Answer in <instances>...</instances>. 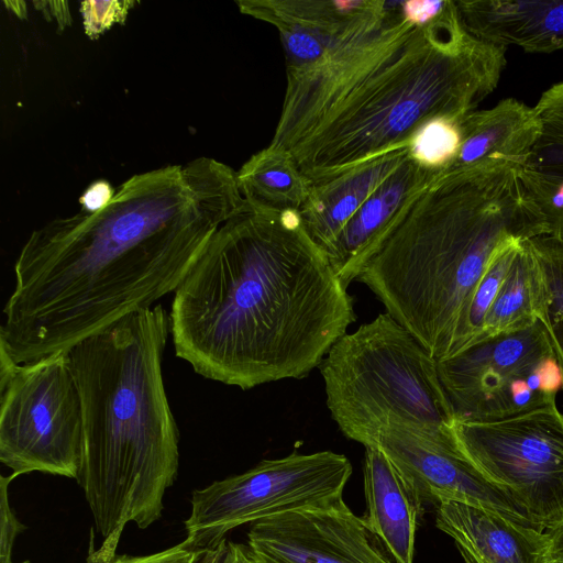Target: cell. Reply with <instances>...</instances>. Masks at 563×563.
<instances>
[{"mask_svg": "<svg viewBox=\"0 0 563 563\" xmlns=\"http://www.w3.org/2000/svg\"><path fill=\"white\" fill-rule=\"evenodd\" d=\"M168 314L176 356L243 390L306 377L355 321L300 212L249 200L211 236Z\"/></svg>", "mask_w": 563, "mask_h": 563, "instance_id": "3957f363", "label": "cell"}, {"mask_svg": "<svg viewBox=\"0 0 563 563\" xmlns=\"http://www.w3.org/2000/svg\"><path fill=\"white\" fill-rule=\"evenodd\" d=\"M81 397L66 352L13 363L0 357V461L20 476L78 477Z\"/></svg>", "mask_w": 563, "mask_h": 563, "instance_id": "52a82bcc", "label": "cell"}, {"mask_svg": "<svg viewBox=\"0 0 563 563\" xmlns=\"http://www.w3.org/2000/svg\"><path fill=\"white\" fill-rule=\"evenodd\" d=\"M16 477H0V563H13L11 555L15 538L25 527L15 517L9 501V485Z\"/></svg>", "mask_w": 563, "mask_h": 563, "instance_id": "4316f807", "label": "cell"}, {"mask_svg": "<svg viewBox=\"0 0 563 563\" xmlns=\"http://www.w3.org/2000/svg\"><path fill=\"white\" fill-rule=\"evenodd\" d=\"M319 369L327 407L346 438L367 448L382 430L399 427L457 444L437 360L389 313L345 333Z\"/></svg>", "mask_w": 563, "mask_h": 563, "instance_id": "8992f818", "label": "cell"}, {"mask_svg": "<svg viewBox=\"0 0 563 563\" xmlns=\"http://www.w3.org/2000/svg\"><path fill=\"white\" fill-rule=\"evenodd\" d=\"M169 334V314L155 305L65 351L82 405L77 481L102 539L89 562H110L129 523L157 521L176 479L179 432L162 372Z\"/></svg>", "mask_w": 563, "mask_h": 563, "instance_id": "5b68a950", "label": "cell"}, {"mask_svg": "<svg viewBox=\"0 0 563 563\" xmlns=\"http://www.w3.org/2000/svg\"><path fill=\"white\" fill-rule=\"evenodd\" d=\"M540 131L536 108L515 98L503 99L489 109L473 110L461 120V147L444 173L490 161L522 165Z\"/></svg>", "mask_w": 563, "mask_h": 563, "instance_id": "ac0fdd59", "label": "cell"}, {"mask_svg": "<svg viewBox=\"0 0 563 563\" xmlns=\"http://www.w3.org/2000/svg\"><path fill=\"white\" fill-rule=\"evenodd\" d=\"M363 475L366 522L396 563H412L423 500L377 448H365Z\"/></svg>", "mask_w": 563, "mask_h": 563, "instance_id": "e0dca14e", "label": "cell"}, {"mask_svg": "<svg viewBox=\"0 0 563 563\" xmlns=\"http://www.w3.org/2000/svg\"><path fill=\"white\" fill-rule=\"evenodd\" d=\"M542 274L538 320L548 334L563 388V240L540 234L530 238Z\"/></svg>", "mask_w": 563, "mask_h": 563, "instance_id": "603a6c76", "label": "cell"}, {"mask_svg": "<svg viewBox=\"0 0 563 563\" xmlns=\"http://www.w3.org/2000/svg\"><path fill=\"white\" fill-rule=\"evenodd\" d=\"M231 552L229 540L224 539L220 543L199 550L196 563H230Z\"/></svg>", "mask_w": 563, "mask_h": 563, "instance_id": "f546056e", "label": "cell"}, {"mask_svg": "<svg viewBox=\"0 0 563 563\" xmlns=\"http://www.w3.org/2000/svg\"><path fill=\"white\" fill-rule=\"evenodd\" d=\"M520 241L517 240L506 244L492 258L457 319L446 357L467 349L479 334Z\"/></svg>", "mask_w": 563, "mask_h": 563, "instance_id": "cb8c5ba5", "label": "cell"}, {"mask_svg": "<svg viewBox=\"0 0 563 563\" xmlns=\"http://www.w3.org/2000/svg\"><path fill=\"white\" fill-rule=\"evenodd\" d=\"M236 180L246 200L297 211L306 202L312 185L289 153L271 145L253 154L236 170Z\"/></svg>", "mask_w": 563, "mask_h": 563, "instance_id": "7402d4cb", "label": "cell"}, {"mask_svg": "<svg viewBox=\"0 0 563 563\" xmlns=\"http://www.w3.org/2000/svg\"><path fill=\"white\" fill-rule=\"evenodd\" d=\"M520 167L490 161L434 176L399 209L357 279L437 361L498 250L548 234Z\"/></svg>", "mask_w": 563, "mask_h": 563, "instance_id": "277c9868", "label": "cell"}, {"mask_svg": "<svg viewBox=\"0 0 563 563\" xmlns=\"http://www.w3.org/2000/svg\"><path fill=\"white\" fill-rule=\"evenodd\" d=\"M115 189L107 181L91 184L79 198L82 211L95 212L103 208L113 197Z\"/></svg>", "mask_w": 563, "mask_h": 563, "instance_id": "f1b7e54d", "label": "cell"}, {"mask_svg": "<svg viewBox=\"0 0 563 563\" xmlns=\"http://www.w3.org/2000/svg\"><path fill=\"white\" fill-rule=\"evenodd\" d=\"M231 561L230 563H261L249 545L229 541Z\"/></svg>", "mask_w": 563, "mask_h": 563, "instance_id": "1f68e13d", "label": "cell"}, {"mask_svg": "<svg viewBox=\"0 0 563 563\" xmlns=\"http://www.w3.org/2000/svg\"><path fill=\"white\" fill-rule=\"evenodd\" d=\"M133 1H84L81 14L85 32L90 38H97L113 23L123 22Z\"/></svg>", "mask_w": 563, "mask_h": 563, "instance_id": "484cf974", "label": "cell"}, {"mask_svg": "<svg viewBox=\"0 0 563 563\" xmlns=\"http://www.w3.org/2000/svg\"><path fill=\"white\" fill-rule=\"evenodd\" d=\"M437 175L439 173L422 167L409 153L324 249L332 269L345 288L358 279L380 236L407 199Z\"/></svg>", "mask_w": 563, "mask_h": 563, "instance_id": "9a60e30c", "label": "cell"}, {"mask_svg": "<svg viewBox=\"0 0 563 563\" xmlns=\"http://www.w3.org/2000/svg\"><path fill=\"white\" fill-rule=\"evenodd\" d=\"M351 475L350 460L332 451L263 460L192 492L184 541L197 550L210 548L240 526L336 500Z\"/></svg>", "mask_w": 563, "mask_h": 563, "instance_id": "ba28073f", "label": "cell"}, {"mask_svg": "<svg viewBox=\"0 0 563 563\" xmlns=\"http://www.w3.org/2000/svg\"><path fill=\"white\" fill-rule=\"evenodd\" d=\"M245 202L232 167L199 157L136 174L100 210L35 229L13 266L0 357L20 364L65 352L153 307Z\"/></svg>", "mask_w": 563, "mask_h": 563, "instance_id": "6da1fadb", "label": "cell"}, {"mask_svg": "<svg viewBox=\"0 0 563 563\" xmlns=\"http://www.w3.org/2000/svg\"><path fill=\"white\" fill-rule=\"evenodd\" d=\"M462 119L439 118L422 125L410 141V156L429 170L444 173L461 147Z\"/></svg>", "mask_w": 563, "mask_h": 563, "instance_id": "d4e9b609", "label": "cell"}, {"mask_svg": "<svg viewBox=\"0 0 563 563\" xmlns=\"http://www.w3.org/2000/svg\"><path fill=\"white\" fill-rule=\"evenodd\" d=\"M534 108L541 131L520 177L545 220L548 234L563 240V81L543 91Z\"/></svg>", "mask_w": 563, "mask_h": 563, "instance_id": "ffe728a7", "label": "cell"}, {"mask_svg": "<svg viewBox=\"0 0 563 563\" xmlns=\"http://www.w3.org/2000/svg\"><path fill=\"white\" fill-rule=\"evenodd\" d=\"M372 0H239V10L279 34L286 71L317 64L368 9Z\"/></svg>", "mask_w": 563, "mask_h": 563, "instance_id": "4fadbf2b", "label": "cell"}, {"mask_svg": "<svg viewBox=\"0 0 563 563\" xmlns=\"http://www.w3.org/2000/svg\"><path fill=\"white\" fill-rule=\"evenodd\" d=\"M474 37L529 53L563 49V0H455Z\"/></svg>", "mask_w": 563, "mask_h": 563, "instance_id": "2e32d148", "label": "cell"}, {"mask_svg": "<svg viewBox=\"0 0 563 563\" xmlns=\"http://www.w3.org/2000/svg\"><path fill=\"white\" fill-rule=\"evenodd\" d=\"M459 449L530 522L548 531L563 520V415L555 404L511 417L457 421Z\"/></svg>", "mask_w": 563, "mask_h": 563, "instance_id": "9c48e42d", "label": "cell"}, {"mask_svg": "<svg viewBox=\"0 0 563 563\" xmlns=\"http://www.w3.org/2000/svg\"><path fill=\"white\" fill-rule=\"evenodd\" d=\"M437 363L457 421L504 419L556 402L560 369L540 321Z\"/></svg>", "mask_w": 563, "mask_h": 563, "instance_id": "30bf717a", "label": "cell"}, {"mask_svg": "<svg viewBox=\"0 0 563 563\" xmlns=\"http://www.w3.org/2000/svg\"><path fill=\"white\" fill-rule=\"evenodd\" d=\"M545 532L549 541V563H563V520Z\"/></svg>", "mask_w": 563, "mask_h": 563, "instance_id": "4dcf8cb0", "label": "cell"}, {"mask_svg": "<svg viewBox=\"0 0 563 563\" xmlns=\"http://www.w3.org/2000/svg\"><path fill=\"white\" fill-rule=\"evenodd\" d=\"M372 446L390 460L424 504L463 501L497 510L534 527L522 509L467 460L459 445L443 444L404 428L389 427L379 432Z\"/></svg>", "mask_w": 563, "mask_h": 563, "instance_id": "7c38bea8", "label": "cell"}, {"mask_svg": "<svg viewBox=\"0 0 563 563\" xmlns=\"http://www.w3.org/2000/svg\"><path fill=\"white\" fill-rule=\"evenodd\" d=\"M21 563H27V562H21Z\"/></svg>", "mask_w": 563, "mask_h": 563, "instance_id": "d6a6232c", "label": "cell"}, {"mask_svg": "<svg viewBox=\"0 0 563 563\" xmlns=\"http://www.w3.org/2000/svg\"><path fill=\"white\" fill-rule=\"evenodd\" d=\"M506 47L471 35L454 0L433 21L373 0L313 66L286 71L271 146L312 183L409 146L426 123L460 119L497 87Z\"/></svg>", "mask_w": 563, "mask_h": 563, "instance_id": "7a4b0ae2", "label": "cell"}, {"mask_svg": "<svg viewBox=\"0 0 563 563\" xmlns=\"http://www.w3.org/2000/svg\"><path fill=\"white\" fill-rule=\"evenodd\" d=\"M435 526L464 563H549L547 532L486 507L457 500L437 506Z\"/></svg>", "mask_w": 563, "mask_h": 563, "instance_id": "5bb4252c", "label": "cell"}, {"mask_svg": "<svg viewBox=\"0 0 563 563\" xmlns=\"http://www.w3.org/2000/svg\"><path fill=\"white\" fill-rule=\"evenodd\" d=\"M199 550L189 547L185 541L163 550L161 552L146 555L117 554L108 563H196ZM86 563H93L87 561Z\"/></svg>", "mask_w": 563, "mask_h": 563, "instance_id": "83f0119b", "label": "cell"}, {"mask_svg": "<svg viewBox=\"0 0 563 563\" xmlns=\"http://www.w3.org/2000/svg\"><path fill=\"white\" fill-rule=\"evenodd\" d=\"M409 155V146L390 151L338 177L312 184L300 209L303 224L323 250L376 189Z\"/></svg>", "mask_w": 563, "mask_h": 563, "instance_id": "d6986e66", "label": "cell"}, {"mask_svg": "<svg viewBox=\"0 0 563 563\" xmlns=\"http://www.w3.org/2000/svg\"><path fill=\"white\" fill-rule=\"evenodd\" d=\"M247 545L261 563H396L343 497L252 523Z\"/></svg>", "mask_w": 563, "mask_h": 563, "instance_id": "8fae6325", "label": "cell"}, {"mask_svg": "<svg viewBox=\"0 0 563 563\" xmlns=\"http://www.w3.org/2000/svg\"><path fill=\"white\" fill-rule=\"evenodd\" d=\"M541 290L542 274L538 258L530 238L523 239L517 245L508 273L472 344L526 329L539 321Z\"/></svg>", "mask_w": 563, "mask_h": 563, "instance_id": "44dd1931", "label": "cell"}]
</instances>
